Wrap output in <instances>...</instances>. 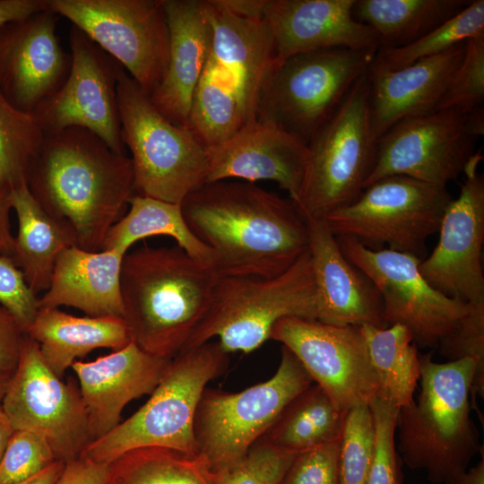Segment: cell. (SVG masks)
<instances>
[{
	"label": "cell",
	"mask_w": 484,
	"mask_h": 484,
	"mask_svg": "<svg viewBox=\"0 0 484 484\" xmlns=\"http://www.w3.org/2000/svg\"><path fill=\"white\" fill-rule=\"evenodd\" d=\"M186 221L224 276L273 278L308 249V229L293 201L255 183H206L181 203Z\"/></svg>",
	"instance_id": "1"
},
{
	"label": "cell",
	"mask_w": 484,
	"mask_h": 484,
	"mask_svg": "<svg viewBox=\"0 0 484 484\" xmlns=\"http://www.w3.org/2000/svg\"><path fill=\"white\" fill-rule=\"evenodd\" d=\"M26 182L43 210L70 229L76 246L90 252L103 250L135 194L130 157L77 126L45 135Z\"/></svg>",
	"instance_id": "2"
},
{
	"label": "cell",
	"mask_w": 484,
	"mask_h": 484,
	"mask_svg": "<svg viewBox=\"0 0 484 484\" xmlns=\"http://www.w3.org/2000/svg\"><path fill=\"white\" fill-rule=\"evenodd\" d=\"M219 277L212 264L177 246L127 252L120 282L132 341L152 355L177 356L205 317Z\"/></svg>",
	"instance_id": "3"
},
{
	"label": "cell",
	"mask_w": 484,
	"mask_h": 484,
	"mask_svg": "<svg viewBox=\"0 0 484 484\" xmlns=\"http://www.w3.org/2000/svg\"><path fill=\"white\" fill-rule=\"evenodd\" d=\"M417 401L399 410L398 451L411 470H423L435 484H452L483 448L470 414L476 362H435L419 355Z\"/></svg>",
	"instance_id": "4"
},
{
	"label": "cell",
	"mask_w": 484,
	"mask_h": 484,
	"mask_svg": "<svg viewBox=\"0 0 484 484\" xmlns=\"http://www.w3.org/2000/svg\"><path fill=\"white\" fill-rule=\"evenodd\" d=\"M229 354L209 341L171 359L148 402L81 455L111 463L123 454L143 447H162L197 454L194 432L198 402L207 384L221 376Z\"/></svg>",
	"instance_id": "5"
},
{
	"label": "cell",
	"mask_w": 484,
	"mask_h": 484,
	"mask_svg": "<svg viewBox=\"0 0 484 484\" xmlns=\"http://www.w3.org/2000/svg\"><path fill=\"white\" fill-rule=\"evenodd\" d=\"M289 316L320 317L308 249L291 267L273 278L220 274L212 305L185 350L218 338L228 354L250 353L270 340L272 329L280 319Z\"/></svg>",
	"instance_id": "6"
},
{
	"label": "cell",
	"mask_w": 484,
	"mask_h": 484,
	"mask_svg": "<svg viewBox=\"0 0 484 484\" xmlns=\"http://www.w3.org/2000/svg\"><path fill=\"white\" fill-rule=\"evenodd\" d=\"M117 95L135 194L181 204L207 182L208 148L189 128L167 119L125 70L119 77Z\"/></svg>",
	"instance_id": "7"
},
{
	"label": "cell",
	"mask_w": 484,
	"mask_h": 484,
	"mask_svg": "<svg viewBox=\"0 0 484 484\" xmlns=\"http://www.w3.org/2000/svg\"><path fill=\"white\" fill-rule=\"evenodd\" d=\"M307 145L306 175L294 204L305 220L324 219L359 197L374 165L376 139L370 122L367 74Z\"/></svg>",
	"instance_id": "8"
},
{
	"label": "cell",
	"mask_w": 484,
	"mask_h": 484,
	"mask_svg": "<svg viewBox=\"0 0 484 484\" xmlns=\"http://www.w3.org/2000/svg\"><path fill=\"white\" fill-rule=\"evenodd\" d=\"M376 52L331 48L286 59L264 84L257 119L308 143L367 74Z\"/></svg>",
	"instance_id": "9"
},
{
	"label": "cell",
	"mask_w": 484,
	"mask_h": 484,
	"mask_svg": "<svg viewBox=\"0 0 484 484\" xmlns=\"http://www.w3.org/2000/svg\"><path fill=\"white\" fill-rule=\"evenodd\" d=\"M451 200L446 186L393 175L365 187L324 220L336 238L350 237L371 249L386 245L421 259Z\"/></svg>",
	"instance_id": "10"
},
{
	"label": "cell",
	"mask_w": 484,
	"mask_h": 484,
	"mask_svg": "<svg viewBox=\"0 0 484 484\" xmlns=\"http://www.w3.org/2000/svg\"><path fill=\"white\" fill-rule=\"evenodd\" d=\"M313 384L298 359L282 346L275 374L241 392L205 388L194 432L197 454L218 471L240 461L298 393Z\"/></svg>",
	"instance_id": "11"
},
{
	"label": "cell",
	"mask_w": 484,
	"mask_h": 484,
	"mask_svg": "<svg viewBox=\"0 0 484 484\" xmlns=\"http://www.w3.org/2000/svg\"><path fill=\"white\" fill-rule=\"evenodd\" d=\"M47 9L71 22L150 94L169 56L164 0H47Z\"/></svg>",
	"instance_id": "12"
},
{
	"label": "cell",
	"mask_w": 484,
	"mask_h": 484,
	"mask_svg": "<svg viewBox=\"0 0 484 484\" xmlns=\"http://www.w3.org/2000/svg\"><path fill=\"white\" fill-rule=\"evenodd\" d=\"M483 133V107L467 114L436 109L402 119L376 140L374 165L364 188L393 175L446 186L463 173Z\"/></svg>",
	"instance_id": "13"
},
{
	"label": "cell",
	"mask_w": 484,
	"mask_h": 484,
	"mask_svg": "<svg viewBox=\"0 0 484 484\" xmlns=\"http://www.w3.org/2000/svg\"><path fill=\"white\" fill-rule=\"evenodd\" d=\"M336 240L345 257L377 289L385 326L404 325L417 346H437L468 312L470 303L446 297L424 279L419 269L421 259L387 248L371 249L350 237Z\"/></svg>",
	"instance_id": "14"
},
{
	"label": "cell",
	"mask_w": 484,
	"mask_h": 484,
	"mask_svg": "<svg viewBox=\"0 0 484 484\" xmlns=\"http://www.w3.org/2000/svg\"><path fill=\"white\" fill-rule=\"evenodd\" d=\"M1 406L15 430L44 436L56 460L75 459L92 442L79 387L49 368L28 335Z\"/></svg>",
	"instance_id": "15"
},
{
	"label": "cell",
	"mask_w": 484,
	"mask_h": 484,
	"mask_svg": "<svg viewBox=\"0 0 484 484\" xmlns=\"http://www.w3.org/2000/svg\"><path fill=\"white\" fill-rule=\"evenodd\" d=\"M69 46L67 77L31 114L45 135L82 127L125 153L117 95L124 67L73 25Z\"/></svg>",
	"instance_id": "16"
},
{
	"label": "cell",
	"mask_w": 484,
	"mask_h": 484,
	"mask_svg": "<svg viewBox=\"0 0 484 484\" xmlns=\"http://www.w3.org/2000/svg\"><path fill=\"white\" fill-rule=\"evenodd\" d=\"M270 340L290 350L340 410L369 405L378 397V380L359 326L289 316L273 325Z\"/></svg>",
	"instance_id": "17"
},
{
	"label": "cell",
	"mask_w": 484,
	"mask_h": 484,
	"mask_svg": "<svg viewBox=\"0 0 484 484\" xmlns=\"http://www.w3.org/2000/svg\"><path fill=\"white\" fill-rule=\"evenodd\" d=\"M475 152L463 170L457 198L448 203L438 229V242L419 269L437 291L465 303H484V179Z\"/></svg>",
	"instance_id": "18"
},
{
	"label": "cell",
	"mask_w": 484,
	"mask_h": 484,
	"mask_svg": "<svg viewBox=\"0 0 484 484\" xmlns=\"http://www.w3.org/2000/svg\"><path fill=\"white\" fill-rule=\"evenodd\" d=\"M58 18L46 9L0 27V90L22 111L31 114L68 75L71 55L57 37Z\"/></svg>",
	"instance_id": "19"
},
{
	"label": "cell",
	"mask_w": 484,
	"mask_h": 484,
	"mask_svg": "<svg viewBox=\"0 0 484 484\" xmlns=\"http://www.w3.org/2000/svg\"><path fill=\"white\" fill-rule=\"evenodd\" d=\"M210 52L202 76L233 96L246 124L257 119L261 92L274 67L266 22L235 15L207 0Z\"/></svg>",
	"instance_id": "20"
},
{
	"label": "cell",
	"mask_w": 484,
	"mask_h": 484,
	"mask_svg": "<svg viewBox=\"0 0 484 484\" xmlns=\"http://www.w3.org/2000/svg\"><path fill=\"white\" fill-rule=\"evenodd\" d=\"M308 145L274 123L254 120L208 148L207 182L272 180L296 203L305 178Z\"/></svg>",
	"instance_id": "21"
},
{
	"label": "cell",
	"mask_w": 484,
	"mask_h": 484,
	"mask_svg": "<svg viewBox=\"0 0 484 484\" xmlns=\"http://www.w3.org/2000/svg\"><path fill=\"white\" fill-rule=\"evenodd\" d=\"M355 0H265L274 66L301 53L331 48L376 51L379 41L352 14Z\"/></svg>",
	"instance_id": "22"
},
{
	"label": "cell",
	"mask_w": 484,
	"mask_h": 484,
	"mask_svg": "<svg viewBox=\"0 0 484 484\" xmlns=\"http://www.w3.org/2000/svg\"><path fill=\"white\" fill-rule=\"evenodd\" d=\"M171 359L152 355L134 341L90 362L76 360L77 376L92 442L113 430L125 406L132 400L151 394Z\"/></svg>",
	"instance_id": "23"
},
{
	"label": "cell",
	"mask_w": 484,
	"mask_h": 484,
	"mask_svg": "<svg viewBox=\"0 0 484 484\" xmlns=\"http://www.w3.org/2000/svg\"><path fill=\"white\" fill-rule=\"evenodd\" d=\"M465 44L398 69H389L373 60L367 77L370 122L376 140L399 121L437 109L463 58Z\"/></svg>",
	"instance_id": "24"
},
{
	"label": "cell",
	"mask_w": 484,
	"mask_h": 484,
	"mask_svg": "<svg viewBox=\"0 0 484 484\" xmlns=\"http://www.w3.org/2000/svg\"><path fill=\"white\" fill-rule=\"evenodd\" d=\"M306 221L320 300L318 321L336 325L386 327L377 289L345 257L324 219Z\"/></svg>",
	"instance_id": "25"
},
{
	"label": "cell",
	"mask_w": 484,
	"mask_h": 484,
	"mask_svg": "<svg viewBox=\"0 0 484 484\" xmlns=\"http://www.w3.org/2000/svg\"><path fill=\"white\" fill-rule=\"evenodd\" d=\"M164 6L169 31V63L162 80L149 96L167 119L186 127L210 52L212 25L205 1L164 0Z\"/></svg>",
	"instance_id": "26"
},
{
	"label": "cell",
	"mask_w": 484,
	"mask_h": 484,
	"mask_svg": "<svg viewBox=\"0 0 484 484\" xmlns=\"http://www.w3.org/2000/svg\"><path fill=\"white\" fill-rule=\"evenodd\" d=\"M124 256L117 250L65 249L56 259L48 289L39 298V308L67 306L87 316L123 317L120 277Z\"/></svg>",
	"instance_id": "27"
},
{
	"label": "cell",
	"mask_w": 484,
	"mask_h": 484,
	"mask_svg": "<svg viewBox=\"0 0 484 484\" xmlns=\"http://www.w3.org/2000/svg\"><path fill=\"white\" fill-rule=\"evenodd\" d=\"M26 334L39 344L43 359L60 378L77 359L95 349L116 351L132 341L123 317H79L48 307L39 308Z\"/></svg>",
	"instance_id": "28"
},
{
	"label": "cell",
	"mask_w": 484,
	"mask_h": 484,
	"mask_svg": "<svg viewBox=\"0 0 484 484\" xmlns=\"http://www.w3.org/2000/svg\"><path fill=\"white\" fill-rule=\"evenodd\" d=\"M10 199L18 220L11 258L37 295L48 289L57 257L76 246L75 238L68 227L43 210L27 184L12 189Z\"/></svg>",
	"instance_id": "29"
},
{
	"label": "cell",
	"mask_w": 484,
	"mask_h": 484,
	"mask_svg": "<svg viewBox=\"0 0 484 484\" xmlns=\"http://www.w3.org/2000/svg\"><path fill=\"white\" fill-rule=\"evenodd\" d=\"M468 0H355L352 14L370 27L380 48L409 45L462 10Z\"/></svg>",
	"instance_id": "30"
},
{
	"label": "cell",
	"mask_w": 484,
	"mask_h": 484,
	"mask_svg": "<svg viewBox=\"0 0 484 484\" xmlns=\"http://www.w3.org/2000/svg\"><path fill=\"white\" fill-rule=\"evenodd\" d=\"M345 413L318 385L312 384L286 404L258 440L298 454L341 438Z\"/></svg>",
	"instance_id": "31"
},
{
	"label": "cell",
	"mask_w": 484,
	"mask_h": 484,
	"mask_svg": "<svg viewBox=\"0 0 484 484\" xmlns=\"http://www.w3.org/2000/svg\"><path fill=\"white\" fill-rule=\"evenodd\" d=\"M128 212L108 230L103 250L126 254L132 245L152 236L172 238L187 255L212 265V250L191 230L180 203L134 194Z\"/></svg>",
	"instance_id": "32"
},
{
	"label": "cell",
	"mask_w": 484,
	"mask_h": 484,
	"mask_svg": "<svg viewBox=\"0 0 484 484\" xmlns=\"http://www.w3.org/2000/svg\"><path fill=\"white\" fill-rule=\"evenodd\" d=\"M359 327L378 380V397L391 401L399 409L411 404L420 378V363L410 330L399 324Z\"/></svg>",
	"instance_id": "33"
},
{
	"label": "cell",
	"mask_w": 484,
	"mask_h": 484,
	"mask_svg": "<svg viewBox=\"0 0 484 484\" xmlns=\"http://www.w3.org/2000/svg\"><path fill=\"white\" fill-rule=\"evenodd\" d=\"M106 484H215L200 454L162 447L128 451L110 463Z\"/></svg>",
	"instance_id": "34"
},
{
	"label": "cell",
	"mask_w": 484,
	"mask_h": 484,
	"mask_svg": "<svg viewBox=\"0 0 484 484\" xmlns=\"http://www.w3.org/2000/svg\"><path fill=\"white\" fill-rule=\"evenodd\" d=\"M482 36L484 0H474L418 40L403 47L378 48L374 61L389 69H398Z\"/></svg>",
	"instance_id": "35"
},
{
	"label": "cell",
	"mask_w": 484,
	"mask_h": 484,
	"mask_svg": "<svg viewBox=\"0 0 484 484\" xmlns=\"http://www.w3.org/2000/svg\"><path fill=\"white\" fill-rule=\"evenodd\" d=\"M44 138L33 115L11 104L0 90V190L27 184L30 163Z\"/></svg>",
	"instance_id": "36"
},
{
	"label": "cell",
	"mask_w": 484,
	"mask_h": 484,
	"mask_svg": "<svg viewBox=\"0 0 484 484\" xmlns=\"http://www.w3.org/2000/svg\"><path fill=\"white\" fill-rule=\"evenodd\" d=\"M374 427L369 405L346 411L340 443V484H366L373 454Z\"/></svg>",
	"instance_id": "37"
},
{
	"label": "cell",
	"mask_w": 484,
	"mask_h": 484,
	"mask_svg": "<svg viewBox=\"0 0 484 484\" xmlns=\"http://www.w3.org/2000/svg\"><path fill=\"white\" fill-rule=\"evenodd\" d=\"M374 446L366 484H402V459L395 445L399 408L377 397L370 404Z\"/></svg>",
	"instance_id": "38"
},
{
	"label": "cell",
	"mask_w": 484,
	"mask_h": 484,
	"mask_svg": "<svg viewBox=\"0 0 484 484\" xmlns=\"http://www.w3.org/2000/svg\"><path fill=\"white\" fill-rule=\"evenodd\" d=\"M448 361L471 359L476 362L471 395L484 397V303H470L468 312L437 344Z\"/></svg>",
	"instance_id": "39"
},
{
	"label": "cell",
	"mask_w": 484,
	"mask_h": 484,
	"mask_svg": "<svg viewBox=\"0 0 484 484\" xmlns=\"http://www.w3.org/2000/svg\"><path fill=\"white\" fill-rule=\"evenodd\" d=\"M484 36L470 39L465 53L454 71L437 109L471 113L483 107Z\"/></svg>",
	"instance_id": "40"
},
{
	"label": "cell",
	"mask_w": 484,
	"mask_h": 484,
	"mask_svg": "<svg viewBox=\"0 0 484 484\" xmlns=\"http://www.w3.org/2000/svg\"><path fill=\"white\" fill-rule=\"evenodd\" d=\"M296 454L257 440L238 462L213 472L215 484H279Z\"/></svg>",
	"instance_id": "41"
},
{
	"label": "cell",
	"mask_w": 484,
	"mask_h": 484,
	"mask_svg": "<svg viewBox=\"0 0 484 484\" xmlns=\"http://www.w3.org/2000/svg\"><path fill=\"white\" fill-rule=\"evenodd\" d=\"M56 461L41 435L30 430H15L0 463V484H18Z\"/></svg>",
	"instance_id": "42"
},
{
	"label": "cell",
	"mask_w": 484,
	"mask_h": 484,
	"mask_svg": "<svg viewBox=\"0 0 484 484\" xmlns=\"http://www.w3.org/2000/svg\"><path fill=\"white\" fill-rule=\"evenodd\" d=\"M340 443L341 438L296 454L279 484H340Z\"/></svg>",
	"instance_id": "43"
},
{
	"label": "cell",
	"mask_w": 484,
	"mask_h": 484,
	"mask_svg": "<svg viewBox=\"0 0 484 484\" xmlns=\"http://www.w3.org/2000/svg\"><path fill=\"white\" fill-rule=\"evenodd\" d=\"M0 304L26 332L39 310V298L13 259L0 252Z\"/></svg>",
	"instance_id": "44"
},
{
	"label": "cell",
	"mask_w": 484,
	"mask_h": 484,
	"mask_svg": "<svg viewBox=\"0 0 484 484\" xmlns=\"http://www.w3.org/2000/svg\"><path fill=\"white\" fill-rule=\"evenodd\" d=\"M27 334L17 319L0 306V373H13Z\"/></svg>",
	"instance_id": "45"
},
{
	"label": "cell",
	"mask_w": 484,
	"mask_h": 484,
	"mask_svg": "<svg viewBox=\"0 0 484 484\" xmlns=\"http://www.w3.org/2000/svg\"><path fill=\"white\" fill-rule=\"evenodd\" d=\"M109 470L110 463L80 455L65 462L55 484H106Z\"/></svg>",
	"instance_id": "46"
},
{
	"label": "cell",
	"mask_w": 484,
	"mask_h": 484,
	"mask_svg": "<svg viewBox=\"0 0 484 484\" xmlns=\"http://www.w3.org/2000/svg\"><path fill=\"white\" fill-rule=\"evenodd\" d=\"M47 9V0H0V27Z\"/></svg>",
	"instance_id": "47"
},
{
	"label": "cell",
	"mask_w": 484,
	"mask_h": 484,
	"mask_svg": "<svg viewBox=\"0 0 484 484\" xmlns=\"http://www.w3.org/2000/svg\"><path fill=\"white\" fill-rule=\"evenodd\" d=\"M12 209L10 191L0 190V252L10 257L14 239L10 224V211Z\"/></svg>",
	"instance_id": "48"
},
{
	"label": "cell",
	"mask_w": 484,
	"mask_h": 484,
	"mask_svg": "<svg viewBox=\"0 0 484 484\" xmlns=\"http://www.w3.org/2000/svg\"><path fill=\"white\" fill-rule=\"evenodd\" d=\"M212 3L238 16L263 19L265 0H212Z\"/></svg>",
	"instance_id": "49"
},
{
	"label": "cell",
	"mask_w": 484,
	"mask_h": 484,
	"mask_svg": "<svg viewBox=\"0 0 484 484\" xmlns=\"http://www.w3.org/2000/svg\"><path fill=\"white\" fill-rule=\"evenodd\" d=\"M64 466L63 461L56 460L39 473L18 484H55Z\"/></svg>",
	"instance_id": "50"
},
{
	"label": "cell",
	"mask_w": 484,
	"mask_h": 484,
	"mask_svg": "<svg viewBox=\"0 0 484 484\" xmlns=\"http://www.w3.org/2000/svg\"><path fill=\"white\" fill-rule=\"evenodd\" d=\"M474 466L460 475L452 484H484V456Z\"/></svg>",
	"instance_id": "51"
},
{
	"label": "cell",
	"mask_w": 484,
	"mask_h": 484,
	"mask_svg": "<svg viewBox=\"0 0 484 484\" xmlns=\"http://www.w3.org/2000/svg\"><path fill=\"white\" fill-rule=\"evenodd\" d=\"M14 431L0 403V463Z\"/></svg>",
	"instance_id": "52"
},
{
	"label": "cell",
	"mask_w": 484,
	"mask_h": 484,
	"mask_svg": "<svg viewBox=\"0 0 484 484\" xmlns=\"http://www.w3.org/2000/svg\"><path fill=\"white\" fill-rule=\"evenodd\" d=\"M13 373H0V403L7 391Z\"/></svg>",
	"instance_id": "53"
}]
</instances>
